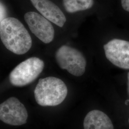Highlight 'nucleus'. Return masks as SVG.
Wrapping results in <instances>:
<instances>
[{"label": "nucleus", "instance_id": "1", "mask_svg": "<svg viewBox=\"0 0 129 129\" xmlns=\"http://www.w3.org/2000/svg\"><path fill=\"white\" fill-rule=\"evenodd\" d=\"M0 37L5 47L17 55L27 53L32 45V38L26 29L14 17H7L1 22Z\"/></svg>", "mask_w": 129, "mask_h": 129}, {"label": "nucleus", "instance_id": "2", "mask_svg": "<svg viewBox=\"0 0 129 129\" xmlns=\"http://www.w3.org/2000/svg\"><path fill=\"white\" fill-rule=\"evenodd\" d=\"M36 101L41 106H55L64 100L68 88L59 78L49 77L39 80L34 91Z\"/></svg>", "mask_w": 129, "mask_h": 129}, {"label": "nucleus", "instance_id": "3", "mask_svg": "<svg viewBox=\"0 0 129 129\" xmlns=\"http://www.w3.org/2000/svg\"><path fill=\"white\" fill-rule=\"evenodd\" d=\"M44 62L37 57H32L20 63L9 75V80L14 86L23 87L35 81L41 73Z\"/></svg>", "mask_w": 129, "mask_h": 129}, {"label": "nucleus", "instance_id": "4", "mask_svg": "<svg viewBox=\"0 0 129 129\" xmlns=\"http://www.w3.org/2000/svg\"><path fill=\"white\" fill-rule=\"evenodd\" d=\"M56 61L61 69L70 74L80 77L84 74L87 65L83 54L78 50L67 46H62L55 53Z\"/></svg>", "mask_w": 129, "mask_h": 129}, {"label": "nucleus", "instance_id": "5", "mask_svg": "<svg viewBox=\"0 0 129 129\" xmlns=\"http://www.w3.org/2000/svg\"><path fill=\"white\" fill-rule=\"evenodd\" d=\"M28 112L25 106L15 97H11L0 105V119L6 124L20 126L26 123Z\"/></svg>", "mask_w": 129, "mask_h": 129}, {"label": "nucleus", "instance_id": "6", "mask_svg": "<svg viewBox=\"0 0 129 129\" xmlns=\"http://www.w3.org/2000/svg\"><path fill=\"white\" fill-rule=\"evenodd\" d=\"M24 20L31 32L41 41L48 44L53 41L55 30L50 21L34 12L24 14Z\"/></svg>", "mask_w": 129, "mask_h": 129}, {"label": "nucleus", "instance_id": "7", "mask_svg": "<svg viewBox=\"0 0 129 129\" xmlns=\"http://www.w3.org/2000/svg\"><path fill=\"white\" fill-rule=\"evenodd\" d=\"M107 59L120 69H129V41L113 39L104 46Z\"/></svg>", "mask_w": 129, "mask_h": 129}, {"label": "nucleus", "instance_id": "8", "mask_svg": "<svg viewBox=\"0 0 129 129\" xmlns=\"http://www.w3.org/2000/svg\"><path fill=\"white\" fill-rule=\"evenodd\" d=\"M34 6L44 17L62 27L66 18L60 8L50 0H30Z\"/></svg>", "mask_w": 129, "mask_h": 129}, {"label": "nucleus", "instance_id": "9", "mask_svg": "<svg viewBox=\"0 0 129 129\" xmlns=\"http://www.w3.org/2000/svg\"><path fill=\"white\" fill-rule=\"evenodd\" d=\"M84 129H114L110 118L99 110L89 111L86 116L83 122Z\"/></svg>", "mask_w": 129, "mask_h": 129}, {"label": "nucleus", "instance_id": "10", "mask_svg": "<svg viewBox=\"0 0 129 129\" xmlns=\"http://www.w3.org/2000/svg\"><path fill=\"white\" fill-rule=\"evenodd\" d=\"M63 4L67 12L73 13L91 8L94 2V0H63Z\"/></svg>", "mask_w": 129, "mask_h": 129}, {"label": "nucleus", "instance_id": "11", "mask_svg": "<svg viewBox=\"0 0 129 129\" xmlns=\"http://www.w3.org/2000/svg\"><path fill=\"white\" fill-rule=\"evenodd\" d=\"M121 4L123 9L129 12V0H121Z\"/></svg>", "mask_w": 129, "mask_h": 129}, {"label": "nucleus", "instance_id": "12", "mask_svg": "<svg viewBox=\"0 0 129 129\" xmlns=\"http://www.w3.org/2000/svg\"><path fill=\"white\" fill-rule=\"evenodd\" d=\"M6 15V11L5 9L4 6L1 3V22L4 19L6 18H5Z\"/></svg>", "mask_w": 129, "mask_h": 129}, {"label": "nucleus", "instance_id": "13", "mask_svg": "<svg viewBox=\"0 0 129 129\" xmlns=\"http://www.w3.org/2000/svg\"><path fill=\"white\" fill-rule=\"evenodd\" d=\"M128 92L129 95V72L128 73Z\"/></svg>", "mask_w": 129, "mask_h": 129}, {"label": "nucleus", "instance_id": "14", "mask_svg": "<svg viewBox=\"0 0 129 129\" xmlns=\"http://www.w3.org/2000/svg\"></svg>", "mask_w": 129, "mask_h": 129}]
</instances>
